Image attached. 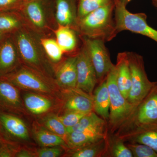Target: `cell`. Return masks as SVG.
Here are the masks:
<instances>
[{"mask_svg":"<svg viewBox=\"0 0 157 157\" xmlns=\"http://www.w3.org/2000/svg\"><path fill=\"white\" fill-rule=\"evenodd\" d=\"M77 54L62 62L55 71L56 82L61 89L76 87Z\"/></svg>","mask_w":157,"mask_h":157,"instance_id":"2e32d148","label":"cell"},{"mask_svg":"<svg viewBox=\"0 0 157 157\" xmlns=\"http://www.w3.org/2000/svg\"><path fill=\"white\" fill-rule=\"evenodd\" d=\"M127 146L134 157H157V152L145 144L137 143L128 144Z\"/></svg>","mask_w":157,"mask_h":157,"instance_id":"1f68e13d","label":"cell"},{"mask_svg":"<svg viewBox=\"0 0 157 157\" xmlns=\"http://www.w3.org/2000/svg\"><path fill=\"white\" fill-rule=\"evenodd\" d=\"M23 1L25 2H29V1H32V0H23Z\"/></svg>","mask_w":157,"mask_h":157,"instance_id":"ab89813d","label":"cell"},{"mask_svg":"<svg viewBox=\"0 0 157 157\" xmlns=\"http://www.w3.org/2000/svg\"><path fill=\"white\" fill-rule=\"evenodd\" d=\"M3 33L0 32V42H1V39H2V36Z\"/></svg>","mask_w":157,"mask_h":157,"instance_id":"f35d334b","label":"cell"},{"mask_svg":"<svg viewBox=\"0 0 157 157\" xmlns=\"http://www.w3.org/2000/svg\"><path fill=\"white\" fill-rule=\"evenodd\" d=\"M0 112L27 115L20 90L5 77H0Z\"/></svg>","mask_w":157,"mask_h":157,"instance_id":"9c48e42d","label":"cell"},{"mask_svg":"<svg viewBox=\"0 0 157 157\" xmlns=\"http://www.w3.org/2000/svg\"><path fill=\"white\" fill-rule=\"evenodd\" d=\"M15 45L24 65L52 77V71L39 45L32 35L24 29L17 30Z\"/></svg>","mask_w":157,"mask_h":157,"instance_id":"5b68a950","label":"cell"},{"mask_svg":"<svg viewBox=\"0 0 157 157\" xmlns=\"http://www.w3.org/2000/svg\"><path fill=\"white\" fill-rule=\"evenodd\" d=\"M21 10L24 11L34 26L40 29L45 27L46 21L41 0H32L25 2Z\"/></svg>","mask_w":157,"mask_h":157,"instance_id":"603a6c76","label":"cell"},{"mask_svg":"<svg viewBox=\"0 0 157 157\" xmlns=\"http://www.w3.org/2000/svg\"><path fill=\"white\" fill-rule=\"evenodd\" d=\"M66 149L60 146L42 147L36 150V157H58L63 155Z\"/></svg>","mask_w":157,"mask_h":157,"instance_id":"836d02e7","label":"cell"},{"mask_svg":"<svg viewBox=\"0 0 157 157\" xmlns=\"http://www.w3.org/2000/svg\"><path fill=\"white\" fill-rule=\"evenodd\" d=\"M16 45L10 39L0 42V77L13 73L21 66Z\"/></svg>","mask_w":157,"mask_h":157,"instance_id":"9a60e30c","label":"cell"},{"mask_svg":"<svg viewBox=\"0 0 157 157\" xmlns=\"http://www.w3.org/2000/svg\"><path fill=\"white\" fill-rule=\"evenodd\" d=\"M115 32L129 31L148 37L157 42V30L147 22L146 14L144 13H132L126 9V5L120 0H113Z\"/></svg>","mask_w":157,"mask_h":157,"instance_id":"277c9868","label":"cell"},{"mask_svg":"<svg viewBox=\"0 0 157 157\" xmlns=\"http://www.w3.org/2000/svg\"><path fill=\"white\" fill-rule=\"evenodd\" d=\"M20 90L42 94L58 99L61 89L54 78L25 65L5 77Z\"/></svg>","mask_w":157,"mask_h":157,"instance_id":"7a4b0ae2","label":"cell"},{"mask_svg":"<svg viewBox=\"0 0 157 157\" xmlns=\"http://www.w3.org/2000/svg\"><path fill=\"white\" fill-rule=\"evenodd\" d=\"M104 42L105 41L101 39L86 37L83 39V45L88 53L95 70L98 82H100L106 78L114 66Z\"/></svg>","mask_w":157,"mask_h":157,"instance_id":"52a82bcc","label":"cell"},{"mask_svg":"<svg viewBox=\"0 0 157 157\" xmlns=\"http://www.w3.org/2000/svg\"><path fill=\"white\" fill-rule=\"evenodd\" d=\"M36 150L21 146L15 157H36Z\"/></svg>","mask_w":157,"mask_h":157,"instance_id":"d590c367","label":"cell"},{"mask_svg":"<svg viewBox=\"0 0 157 157\" xmlns=\"http://www.w3.org/2000/svg\"><path fill=\"white\" fill-rule=\"evenodd\" d=\"M40 44L52 61L57 63L61 60L64 52L56 40L50 38H43L40 39Z\"/></svg>","mask_w":157,"mask_h":157,"instance_id":"83f0119b","label":"cell"},{"mask_svg":"<svg viewBox=\"0 0 157 157\" xmlns=\"http://www.w3.org/2000/svg\"><path fill=\"white\" fill-rule=\"evenodd\" d=\"M106 157H133L131 151L117 135L108 137L107 136V150Z\"/></svg>","mask_w":157,"mask_h":157,"instance_id":"484cf974","label":"cell"},{"mask_svg":"<svg viewBox=\"0 0 157 157\" xmlns=\"http://www.w3.org/2000/svg\"><path fill=\"white\" fill-rule=\"evenodd\" d=\"M67 129L68 133L90 129H106V121L93 111L85 114L75 126Z\"/></svg>","mask_w":157,"mask_h":157,"instance_id":"cb8c5ba5","label":"cell"},{"mask_svg":"<svg viewBox=\"0 0 157 157\" xmlns=\"http://www.w3.org/2000/svg\"><path fill=\"white\" fill-rule=\"evenodd\" d=\"M58 101L63 113L76 111L86 113L94 111L93 95L76 87L61 89Z\"/></svg>","mask_w":157,"mask_h":157,"instance_id":"ba28073f","label":"cell"},{"mask_svg":"<svg viewBox=\"0 0 157 157\" xmlns=\"http://www.w3.org/2000/svg\"><path fill=\"white\" fill-rule=\"evenodd\" d=\"M115 66L118 87L122 94L128 100L132 86V79L127 52L118 54Z\"/></svg>","mask_w":157,"mask_h":157,"instance_id":"e0dca14e","label":"cell"},{"mask_svg":"<svg viewBox=\"0 0 157 157\" xmlns=\"http://www.w3.org/2000/svg\"><path fill=\"white\" fill-rule=\"evenodd\" d=\"M155 121H157V82H154L149 91L127 125L132 123L133 124L131 125L133 127Z\"/></svg>","mask_w":157,"mask_h":157,"instance_id":"4fadbf2b","label":"cell"},{"mask_svg":"<svg viewBox=\"0 0 157 157\" xmlns=\"http://www.w3.org/2000/svg\"><path fill=\"white\" fill-rule=\"evenodd\" d=\"M56 19L59 25L77 27V12L73 0H56Z\"/></svg>","mask_w":157,"mask_h":157,"instance_id":"ffe728a7","label":"cell"},{"mask_svg":"<svg viewBox=\"0 0 157 157\" xmlns=\"http://www.w3.org/2000/svg\"><path fill=\"white\" fill-rule=\"evenodd\" d=\"M120 1L127 6V4L130 2H131L132 0H120Z\"/></svg>","mask_w":157,"mask_h":157,"instance_id":"8d00e7d4","label":"cell"},{"mask_svg":"<svg viewBox=\"0 0 157 157\" xmlns=\"http://www.w3.org/2000/svg\"><path fill=\"white\" fill-rule=\"evenodd\" d=\"M106 79L110 100L108 125L110 132L113 133L128 124L137 107L129 103L119 89L115 65L107 74Z\"/></svg>","mask_w":157,"mask_h":157,"instance_id":"3957f363","label":"cell"},{"mask_svg":"<svg viewBox=\"0 0 157 157\" xmlns=\"http://www.w3.org/2000/svg\"><path fill=\"white\" fill-rule=\"evenodd\" d=\"M25 2L23 0H0V11L21 10Z\"/></svg>","mask_w":157,"mask_h":157,"instance_id":"e575fe53","label":"cell"},{"mask_svg":"<svg viewBox=\"0 0 157 157\" xmlns=\"http://www.w3.org/2000/svg\"><path fill=\"white\" fill-rule=\"evenodd\" d=\"M86 113L76 111H68L63 113L58 116L62 123L67 128L75 126Z\"/></svg>","mask_w":157,"mask_h":157,"instance_id":"d6a6232c","label":"cell"},{"mask_svg":"<svg viewBox=\"0 0 157 157\" xmlns=\"http://www.w3.org/2000/svg\"><path fill=\"white\" fill-rule=\"evenodd\" d=\"M9 14H0V32L2 33L17 30L21 27V20L15 15Z\"/></svg>","mask_w":157,"mask_h":157,"instance_id":"f546056e","label":"cell"},{"mask_svg":"<svg viewBox=\"0 0 157 157\" xmlns=\"http://www.w3.org/2000/svg\"><path fill=\"white\" fill-rule=\"evenodd\" d=\"M21 97L27 111L34 115L46 114L59 105L56 98L38 93L25 91Z\"/></svg>","mask_w":157,"mask_h":157,"instance_id":"5bb4252c","label":"cell"},{"mask_svg":"<svg viewBox=\"0 0 157 157\" xmlns=\"http://www.w3.org/2000/svg\"><path fill=\"white\" fill-rule=\"evenodd\" d=\"M107 132L106 129H90L68 133L66 140L68 149L76 148L106 138L108 136Z\"/></svg>","mask_w":157,"mask_h":157,"instance_id":"ac0fdd59","label":"cell"},{"mask_svg":"<svg viewBox=\"0 0 157 157\" xmlns=\"http://www.w3.org/2000/svg\"><path fill=\"white\" fill-rule=\"evenodd\" d=\"M76 87L93 95L98 82L95 70L84 45L77 54Z\"/></svg>","mask_w":157,"mask_h":157,"instance_id":"30bf717a","label":"cell"},{"mask_svg":"<svg viewBox=\"0 0 157 157\" xmlns=\"http://www.w3.org/2000/svg\"><path fill=\"white\" fill-rule=\"evenodd\" d=\"M21 146L18 142L7 140L0 134V157H15Z\"/></svg>","mask_w":157,"mask_h":157,"instance_id":"4dcf8cb0","label":"cell"},{"mask_svg":"<svg viewBox=\"0 0 157 157\" xmlns=\"http://www.w3.org/2000/svg\"><path fill=\"white\" fill-rule=\"evenodd\" d=\"M32 133L36 142L42 147L60 146L68 149L67 143L62 137L38 123H35L33 124Z\"/></svg>","mask_w":157,"mask_h":157,"instance_id":"44dd1931","label":"cell"},{"mask_svg":"<svg viewBox=\"0 0 157 157\" xmlns=\"http://www.w3.org/2000/svg\"><path fill=\"white\" fill-rule=\"evenodd\" d=\"M56 41L65 52H71L76 48L77 39L73 29L67 26L59 25L55 32Z\"/></svg>","mask_w":157,"mask_h":157,"instance_id":"d4e9b609","label":"cell"},{"mask_svg":"<svg viewBox=\"0 0 157 157\" xmlns=\"http://www.w3.org/2000/svg\"><path fill=\"white\" fill-rule=\"evenodd\" d=\"M107 150V137L76 148L68 149L63 155L69 157H106Z\"/></svg>","mask_w":157,"mask_h":157,"instance_id":"d6986e66","label":"cell"},{"mask_svg":"<svg viewBox=\"0 0 157 157\" xmlns=\"http://www.w3.org/2000/svg\"><path fill=\"white\" fill-rule=\"evenodd\" d=\"M154 4H155V6L157 7V0H152Z\"/></svg>","mask_w":157,"mask_h":157,"instance_id":"74e56055","label":"cell"},{"mask_svg":"<svg viewBox=\"0 0 157 157\" xmlns=\"http://www.w3.org/2000/svg\"><path fill=\"white\" fill-rule=\"evenodd\" d=\"M0 134L7 140L18 142L30 140L28 128L19 116L0 112Z\"/></svg>","mask_w":157,"mask_h":157,"instance_id":"8fae6325","label":"cell"},{"mask_svg":"<svg viewBox=\"0 0 157 157\" xmlns=\"http://www.w3.org/2000/svg\"><path fill=\"white\" fill-rule=\"evenodd\" d=\"M94 110L106 121L109 118L110 100L105 78L93 92Z\"/></svg>","mask_w":157,"mask_h":157,"instance_id":"7402d4cb","label":"cell"},{"mask_svg":"<svg viewBox=\"0 0 157 157\" xmlns=\"http://www.w3.org/2000/svg\"><path fill=\"white\" fill-rule=\"evenodd\" d=\"M38 123L54 134L60 136L66 142L68 135L67 128L61 121L58 115L52 113L47 114L42 117Z\"/></svg>","mask_w":157,"mask_h":157,"instance_id":"4316f807","label":"cell"},{"mask_svg":"<svg viewBox=\"0 0 157 157\" xmlns=\"http://www.w3.org/2000/svg\"><path fill=\"white\" fill-rule=\"evenodd\" d=\"M131 73L132 86L128 101L136 107L149 91L153 82L149 80L143 57L134 52H127Z\"/></svg>","mask_w":157,"mask_h":157,"instance_id":"8992f818","label":"cell"},{"mask_svg":"<svg viewBox=\"0 0 157 157\" xmlns=\"http://www.w3.org/2000/svg\"><path fill=\"white\" fill-rule=\"evenodd\" d=\"M116 135L124 141L145 144L157 152V121L131 127Z\"/></svg>","mask_w":157,"mask_h":157,"instance_id":"7c38bea8","label":"cell"},{"mask_svg":"<svg viewBox=\"0 0 157 157\" xmlns=\"http://www.w3.org/2000/svg\"><path fill=\"white\" fill-rule=\"evenodd\" d=\"M112 0H79L77 10V19L84 17Z\"/></svg>","mask_w":157,"mask_h":157,"instance_id":"f1b7e54d","label":"cell"},{"mask_svg":"<svg viewBox=\"0 0 157 157\" xmlns=\"http://www.w3.org/2000/svg\"><path fill=\"white\" fill-rule=\"evenodd\" d=\"M113 0L84 17L77 19V29L85 36L109 41L116 36L113 17Z\"/></svg>","mask_w":157,"mask_h":157,"instance_id":"6da1fadb","label":"cell"}]
</instances>
